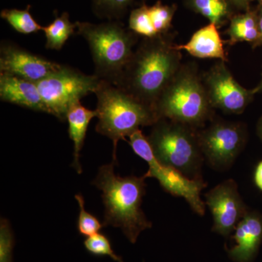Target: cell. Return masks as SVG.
Returning a JSON list of instances; mask_svg holds the SVG:
<instances>
[{
	"label": "cell",
	"mask_w": 262,
	"mask_h": 262,
	"mask_svg": "<svg viewBox=\"0 0 262 262\" xmlns=\"http://www.w3.org/2000/svg\"><path fill=\"white\" fill-rule=\"evenodd\" d=\"M180 52L163 35L146 38L115 85L154 108L155 103L180 70Z\"/></svg>",
	"instance_id": "cell-1"
},
{
	"label": "cell",
	"mask_w": 262,
	"mask_h": 262,
	"mask_svg": "<svg viewBox=\"0 0 262 262\" xmlns=\"http://www.w3.org/2000/svg\"><path fill=\"white\" fill-rule=\"evenodd\" d=\"M115 164L100 167L92 184L102 192L105 207L103 225L121 229L131 244H135L141 232L152 224L141 209L146 194L145 177H122L115 173Z\"/></svg>",
	"instance_id": "cell-2"
},
{
	"label": "cell",
	"mask_w": 262,
	"mask_h": 262,
	"mask_svg": "<svg viewBox=\"0 0 262 262\" xmlns=\"http://www.w3.org/2000/svg\"><path fill=\"white\" fill-rule=\"evenodd\" d=\"M98 122L96 131L113 142V162L117 164V146L120 140L158 121L154 108L108 81L101 80L96 92Z\"/></svg>",
	"instance_id": "cell-3"
},
{
	"label": "cell",
	"mask_w": 262,
	"mask_h": 262,
	"mask_svg": "<svg viewBox=\"0 0 262 262\" xmlns=\"http://www.w3.org/2000/svg\"><path fill=\"white\" fill-rule=\"evenodd\" d=\"M77 34L89 43L96 75L101 80L117 83L130 58L136 42L135 33L118 20L99 24L76 22Z\"/></svg>",
	"instance_id": "cell-4"
},
{
	"label": "cell",
	"mask_w": 262,
	"mask_h": 262,
	"mask_svg": "<svg viewBox=\"0 0 262 262\" xmlns=\"http://www.w3.org/2000/svg\"><path fill=\"white\" fill-rule=\"evenodd\" d=\"M205 84L190 67H182L155 103L158 119H167L195 128L211 117Z\"/></svg>",
	"instance_id": "cell-5"
},
{
	"label": "cell",
	"mask_w": 262,
	"mask_h": 262,
	"mask_svg": "<svg viewBox=\"0 0 262 262\" xmlns=\"http://www.w3.org/2000/svg\"><path fill=\"white\" fill-rule=\"evenodd\" d=\"M152 126L147 139L157 159L188 178L203 179L205 158L194 127L167 119H160Z\"/></svg>",
	"instance_id": "cell-6"
},
{
	"label": "cell",
	"mask_w": 262,
	"mask_h": 262,
	"mask_svg": "<svg viewBox=\"0 0 262 262\" xmlns=\"http://www.w3.org/2000/svg\"><path fill=\"white\" fill-rule=\"evenodd\" d=\"M129 144L133 151L149 165L144 177L155 178L165 192L184 198L191 208L200 215L205 214L206 203L201 199L202 190L207 184L203 179H191L177 169L160 163L153 152L147 137L139 129L128 136Z\"/></svg>",
	"instance_id": "cell-7"
},
{
	"label": "cell",
	"mask_w": 262,
	"mask_h": 262,
	"mask_svg": "<svg viewBox=\"0 0 262 262\" xmlns=\"http://www.w3.org/2000/svg\"><path fill=\"white\" fill-rule=\"evenodd\" d=\"M100 82L101 79L96 75H85L76 69L62 64L59 70L37 84L48 114L64 122L70 106L84 96L95 94Z\"/></svg>",
	"instance_id": "cell-8"
},
{
	"label": "cell",
	"mask_w": 262,
	"mask_h": 262,
	"mask_svg": "<svg viewBox=\"0 0 262 262\" xmlns=\"http://www.w3.org/2000/svg\"><path fill=\"white\" fill-rule=\"evenodd\" d=\"M205 159L213 168L225 170L238 156L246 143L242 125L228 122H217L198 134Z\"/></svg>",
	"instance_id": "cell-9"
},
{
	"label": "cell",
	"mask_w": 262,
	"mask_h": 262,
	"mask_svg": "<svg viewBox=\"0 0 262 262\" xmlns=\"http://www.w3.org/2000/svg\"><path fill=\"white\" fill-rule=\"evenodd\" d=\"M212 107L229 114H241L252 99L254 92L244 89L226 67L215 64L205 76L204 82Z\"/></svg>",
	"instance_id": "cell-10"
},
{
	"label": "cell",
	"mask_w": 262,
	"mask_h": 262,
	"mask_svg": "<svg viewBox=\"0 0 262 262\" xmlns=\"http://www.w3.org/2000/svg\"><path fill=\"white\" fill-rule=\"evenodd\" d=\"M205 198L213 215V231L222 235H229L248 213L237 183L232 179L215 186Z\"/></svg>",
	"instance_id": "cell-11"
},
{
	"label": "cell",
	"mask_w": 262,
	"mask_h": 262,
	"mask_svg": "<svg viewBox=\"0 0 262 262\" xmlns=\"http://www.w3.org/2000/svg\"><path fill=\"white\" fill-rule=\"evenodd\" d=\"M62 64L34 54L10 41L0 45V72L38 82L59 70Z\"/></svg>",
	"instance_id": "cell-12"
},
{
	"label": "cell",
	"mask_w": 262,
	"mask_h": 262,
	"mask_svg": "<svg viewBox=\"0 0 262 262\" xmlns=\"http://www.w3.org/2000/svg\"><path fill=\"white\" fill-rule=\"evenodd\" d=\"M0 99L33 111L48 114L37 82L3 72L0 73Z\"/></svg>",
	"instance_id": "cell-13"
},
{
	"label": "cell",
	"mask_w": 262,
	"mask_h": 262,
	"mask_svg": "<svg viewBox=\"0 0 262 262\" xmlns=\"http://www.w3.org/2000/svg\"><path fill=\"white\" fill-rule=\"evenodd\" d=\"M236 245L229 250V257L236 262H250L257 251L262 239V220L259 215L248 212L234 229Z\"/></svg>",
	"instance_id": "cell-14"
},
{
	"label": "cell",
	"mask_w": 262,
	"mask_h": 262,
	"mask_svg": "<svg viewBox=\"0 0 262 262\" xmlns=\"http://www.w3.org/2000/svg\"><path fill=\"white\" fill-rule=\"evenodd\" d=\"M178 51H187L192 56L198 58H218L227 61L223 42L218 27L210 24L196 31L190 40L184 45L175 46Z\"/></svg>",
	"instance_id": "cell-15"
},
{
	"label": "cell",
	"mask_w": 262,
	"mask_h": 262,
	"mask_svg": "<svg viewBox=\"0 0 262 262\" xmlns=\"http://www.w3.org/2000/svg\"><path fill=\"white\" fill-rule=\"evenodd\" d=\"M96 110L82 106L81 101L74 103L69 108L67 120L69 123V135L74 143V161L72 167L79 174L82 173L80 162V151L83 146L86 133L91 120L97 117Z\"/></svg>",
	"instance_id": "cell-16"
},
{
	"label": "cell",
	"mask_w": 262,
	"mask_h": 262,
	"mask_svg": "<svg viewBox=\"0 0 262 262\" xmlns=\"http://www.w3.org/2000/svg\"><path fill=\"white\" fill-rule=\"evenodd\" d=\"M227 34L229 45L232 46L239 42H260L258 17L251 12L232 17Z\"/></svg>",
	"instance_id": "cell-17"
},
{
	"label": "cell",
	"mask_w": 262,
	"mask_h": 262,
	"mask_svg": "<svg viewBox=\"0 0 262 262\" xmlns=\"http://www.w3.org/2000/svg\"><path fill=\"white\" fill-rule=\"evenodd\" d=\"M77 24L71 22L70 15L67 12L56 16L53 22L47 27H42L46 34V48L50 50L59 51L71 36L75 34Z\"/></svg>",
	"instance_id": "cell-18"
},
{
	"label": "cell",
	"mask_w": 262,
	"mask_h": 262,
	"mask_svg": "<svg viewBox=\"0 0 262 262\" xmlns=\"http://www.w3.org/2000/svg\"><path fill=\"white\" fill-rule=\"evenodd\" d=\"M187 3L193 11L208 19L217 27L229 14V5L226 0H187Z\"/></svg>",
	"instance_id": "cell-19"
},
{
	"label": "cell",
	"mask_w": 262,
	"mask_h": 262,
	"mask_svg": "<svg viewBox=\"0 0 262 262\" xmlns=\"http://www.w3.org/2000/svg\"><path fill=\"white\" fill-rule=\"evenodd\" d=\"M30 8L31 5H29L24 10L4 9L0 13V16L16 32L23 34H34L42 30V27L33 18Z\"/></svg>",
	"instance_id": "cell-20"
},
{
	"label": "cell",
	"mask_w": 262,
	"mask_h": 262,
	"mask_svg": "<svg viewBox=\"0 0 262 262\" xmlns=\"http://www.w3.org/2000/svg\"><path fill=\"white\" fill-rule=\"evenodd\" d=\"M135 0H91L93 11L100 18L117 20Z\"/></svg>",
	"instance_id": "cell-21"
},
{
	"label": "cell",
	"mask_w": 262,
	"mask_h": 262,
	"mask_svg": "<svg viewBox=\"0 0 262 262\" xmlns=\"http://www.w3.org/2000/svg\"><path fill=\"white\" fill-rule=\"evenodd\" d=\"M128 23L129 29L138 35L145 38H154L159 36L151 23L149 7L145 4L131 11Z\"/></svg>",
	"instance_id": "cell-22"
},
{
	"label": "cell",
	"mask_w": 262,
	"mask_h": 262,
	"mask_svg": "<svg viewBox=\"0 0 262 262\" xmlns=\"http://www.w3.org/2000/svg\"><path fill=\"white\" fill-rule=\"evenodd\" d=\"M176 10L175 5H164L161 1H158L152 6L149 7L151 23L158 35H163L170 28Z\"/></svg>",
	"instance_id": "cell-23"
},
{
	"label": "cell",
	"mask_w": 262,
	"mask_h": 262,
	"mask_svg": "<svg viewBox=\"0 0 262 262\" xmlns=\"http://www.w3.org/2000/svg\"><path fill=\"white\" fill-rule=\"evenodd\" d=\"M84 246L86 251L94 256H106L114 261L124 262L122 258L114 251L108 237L100 232L88 237L84 241Z\"/></svg>",
	"instance_id": "cell-24"
},
{
	"label": "cell",
	"mask_w": 262,
	"mask_h": 262,
	"mask_svg": "<svg viewBox=\"0 0 262 262\" xmlns=\"http://www.w3.org/2000/svg\"><path fill=\"white\" fill-rule=\"evenodd\" d=\"M75 198L80 208V213L77 221V230L79 233L87 237L98 233L100 230L104 227L103 223L101 224L92 213L86 211L84 200L82 195L80 194H76Z\"/></svg>",
	"instance_id": "cell-25"
},
{
	"label": "cell",
	"mask_w": 262,
	"mask_h": 262,
	"mask_svg": "<svg viewBox=\"0 0 262 262\" xmlns=\"http://www.w3.org/2000/svg\"><path fill=\"white\" fill-rule=\"evenodd\" d=\"M14 246V235L9 221L2 218L0 222V262H13Z\"/></svg>",
	"instance_id": "cell-26"
},
{
	"label": "cell",
	"mask_w": 262,
	"mask_h": 262,
	"mask_svg": "<svg viewBox=\"0 0 262 262\" xmlns=\"http://www.w3.org/2000/svg\"><path fill=\"white\" fill-rule=\"evenodd\" d=\"M254 182L256 187L262 191V161L258 163L255 170Z\"/></svg>",
	"instance_id": "cell-27"
},
{
	"label": "cell",
	"mask_w": 262,
	"mask_h": 262,
	"mask_svg": "<svg viewBox=\"0 0 262 262\" xmlns=\"http://www.w3.org/2000/svg\"><path fill=\"white\" fill-rule=\"evenodd\" d=\"M229 5L241 10H247L251 0H226Z\"/></svg>",
	"instance_id": "cell-28"
},
{
	"label": "cell",
	"mask_w": 262,
	"mask_h": 262,
	"mask_svg": "<svg viewBox=\"0 0 262 262\" xmlns=\"http://www.w3.org/2000/svg\"><path fill=\"white\" fill-rule=\"evenodd\" d=\"M258 30H259L260 33V37H261V41H262V9L258 17Z\"/></svg>",
	"instance_id": "cell-29"
},
{
	"label": "cell",
	"mask_w": 262,
	"mask_h": 262,
	"mask_svg": "<svg viewBox=\"0 0 262 262\" xmlns=\"http://www.w3.org/2000/svg\"><path fill=\"white\" fill-rule=\"evenodd\" d=\"M258 135H259L260 138H261L262 140V117L261 120H260L259 122H258Z\"/></svg>",
	"instance_id": "cell-30"
},
{
	"label": "cell",
	"mask_w": 262,
	"mask_h": 262,
	"mask_svg": "<svg viewBox=\"0 0 262 262\" xmlns=\"http://www.w3.org/2000/svg\"><path fill=\"white\" fill-rule=\"evenodd\" d=\"M253 92H254V94H256V93L261 92V91H262V80L259 85H258V87H256L254 90H253Z\"/></svg>",
	"instance_id": "cell-31"
},
{
	"label": "cell",
	"mask_w": 262,
	"mask_h": 262,
	"mask_svg": "<svg viewBox=\"0 0 262 262\" xmlns=\"http://www.w3.org/2000/svg\"><path fill=\"white\" fill-rule=\"evenodd\" d=\"M258 2H259L260 4L262 5V0H258Z\"/></svg>",
	"instance_id": "cell-32"
}]
</instances>
